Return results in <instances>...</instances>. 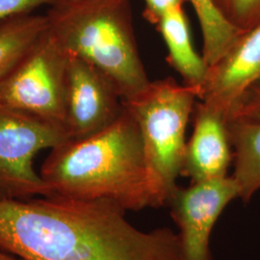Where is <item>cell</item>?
Segmentation results:
<instances>
[{"label":"cell","instance_id":"obj_1","mask_svg":"<svg viewBox=\"0 0 260 260\" xmlns=\"http://www.w3.org/2000/svg\"><path fill=\"white\" fill-rule=\"evenodd\" d=\"M0 248L23 260H182L178 233L135 228L105 200L0 198Z\"/></svg>","mask_w":260,"mask_h":260},{"label":"cell","instance_id":"obj_2","mask_svg":"<svg viewBox=\"0 0 260 260\" xmlns=\"http://www.w3.org/2000/svg\"><path fill=\"white\" fill-rule=\"evenodd\" d=\"M40 174L53 195L110 201L125 211L161 206L138 124L125 105L107 128L50 149Z\"/></svg>","mask_w":260,"mask_h":260},{"label":"cell","instance_id":"obj_3","mask_svg":"<svg viewBox=\"0 0 260 260\" xmlns=\"http://www.w3.org/2000/svg\"><path fill=\"white\" fill-rule=\"evenodd\" d=\"M46 16L49 33L66 53L103 72L123 101L149 85L129 0H58Z\"/></svg>","mask_w":260,"mask_h":260},{"label":"cell","instance_id":"obj_4","mask_svg":"<svg viewBox=\"0 0 260 260\" xmlns=\"http://www.w3.org/2000/svg\"><path fill=\"white\" fill-rule=\"evenodd\" d=\"M196 99L192 88L165 78L150 81L133 98L123 101L138 124L161 206L167 205L182 173L186 128Z\"/></svg>","mask_w":260,"mask_h":260},{"label":"cell","instance_id":"obj_5","mask_svg":"<svg viewBox=\"0 0 260 260\" xmlns=\"http://www.w3.org/2000/svg\"><path fill=\"white\" fill-rule=\"evenodd\" d=\"M65 127L0 106V198L26 200L53 196L34 159L44 149L70 141Z\"/></svg>","mask_w":260,"mask_h":260},{"label":"cell","instance_id":"obj_6","mask_svg":"<svg viewBox=\"0 0 260 260\" xmlns=\"http://www.w3.org/2000/svg\"><path fill=\"white\" fill-rule=\"evenodd\" d=\"M67 61V53L47 30L19 65L0 81V106L66 128Z\"/></svg>","mask_w":260,"mask_h":260},{"label":"cell","instance_id":"obj_7","mask_svg":"<svg viewBox=\"0 0 260 260\" xmlns=\"http://www.w3.org/2000/svg\"><path fill=\"white\" fill-rule=\"evenodd\" d=\"M239 198L233 177H224L177 187L167 205L179 229L182 260H214L210 236L214 224L228 205Z\"/></svg>","mask_w":260,"mask_h":260},{"label":"cell","instance_id":"obj_8","mask_svg":"<svg viewBox=\"0 0 260 260\" xmlns=\"http://www.w3.org/2000/svg\"><path fill=\"white\" fill-rule=\"evenodd\" d=\"M67 55L66 130L70 139L81 140L117 121L124 103L103 72L83 59Z\"/></svg>","mask_w":260,"mask_h":260},{"label":"cell","instance_id":"obj_9","mask_svg":"<svg viewBox=\"0 0 260 260\" xmlns=\"http://www.w3.org/2000/svg\"><path fill=\"white\" fill-rule=\"evenodd\" d=\"M260 81V22L242 33L224 55L208 67L205 82L197 92L207 106L225 117L242 96Z\"/></svg>","mask_w":260,"mask_h":260},{"label":"cell","instance_id":"obj_10","mask_svg":"<svg viewBox=\"0 0 260 260\" xmlns=\"http://www.w3.org/2000/svg\"><path fill=\"white\" fill-rule=\"evenodd\" d=\"M232 149L228 117L200 102L181 174L190 177L192 183L226 177L233 159Z\"/></svg>","mask_w":260,"mask_h":260},{"label":"cell","instance_id":"obj_11","mask_svg":"<svg viewBox=\"0 0 260 260\" xmlns=\"http://www.w3.org/2000/svg\"><path fill=\"white\" fill-rule=\"evenodd\" d=\"M168 48V60L196 94L205 82L208 67L192 45L190 28L182 6L166 12L156 23Z\"/></svg>","mask_w":260,"mask_h":260},{"label":"cell","instance_id":"obj_12","mask_svg":"<svg viewBox=\"0 0 260 260\" xmlns=\"http://www.w3.org/2000/svg\"><path fill=\"white\" fill-rule=\"evenodd\" d=\"M228 129L234 160L232 177L239 198L248 204L260 190V121L228 119Z\"/></svg>","mask_w":260,"mask_h":260},{"label":"cell","instance_id":"obj_13","mask_svg":"<svg viewBox=\"0 0 260 260\" xmlns=\"http://www.w3.org/2000/svg\"><path fill=\"white\" fill-rule=\"evenodd\" d=\"M47 30V16L26 14L0 21V81L19 65Z\"/></svg>","mask_w":260,"mask_h":260},{"label":"cell","instance_id":"obj_14","mask_svg":"<svg viewBox=\"0 0 260 260\" xmlns=\"http://www.w3.org/2000/svg\"><path fill=\"white\" fill-rule=\"evenodd\" d=\"M195 10L204 40L203 57L207 67L223 57L241 36L240 29L229 22L213 0H188Z\"/></svg>","mask_w":260,"mask_h":260},{"label":"cell","instance_id":"obj_15","mask_svg":"<svg viewBox=\"0 0 260 260\" xmlns=\"http://www.w3.org/2000/svg\"><path fill=\"white\" fill-rule=\"evenodd\" d=\"M225 19L242 31L260 22V0H213Z\"/></svg>","mask_w":260,"mask_h":260},{"label":"cell","instance_id":"obj_16","mask_svg":"<svg viewBox=\"0 0 260 260\" xmlns=\"http://www.w3.org/2000/svg\"><path fill=\"white\" fill-rule=\"evenodd\" d=\"M229 119L260 121V81L254 84L235 105Z\"/></svg>","mask_w":260,"mask_h":260},{"label":"cell","instance_id":"obj_17","mask_svg":"<svg viewBox=\"0 0 260 260\" xmlns=\"http://www.w3.org/2000/svg\"><path fill=\"white\" fill-rule=\"evenodd\" d=\"M58 0H0V21L3 19L31 14L44 5H54Z\"/></svg>","mask_w":260,"mask_h":260},{"label":"cell","instance_id":"obj_18","mask_svg":"<svg viewBox=\"0 0 260 260\" xmlns=\"http://www.w3.org/2000/svg\"><path fill=\"white\" fill-rule=\"evenodd\" d=\"M188 0H145L144 16L150 23L156 25L160 18L171 9L183 6Z\"/></svg>","mask_w":260,"mask_h":260},{"label":"cell","instance_id":"obj_19","mask_svg":"<svg viewBox=\"0 0 260 260\" xmlns=\"http://www.w3.org/2000/svg\"><path fill=\"white\" fill-rule=\"evenodd\" d=\"M0 260H23L19 256L0 248Z\"/></svg>","mask_w":260,"mask_h":260}]
</instances>
